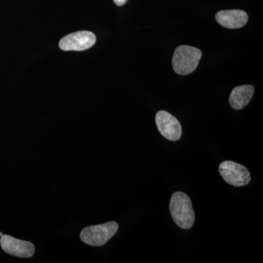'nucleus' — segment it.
<instances>
[{
  "mask_svg": "<svg viewBox=\"0 0 263 263\" xmlns=\"http://www.w3.org/2000/svg\"><path fill=\"white\" fill-rule=\"evenodd\" d=\"M170 212L176 224L182 229L193 228L195 212L190 197L182 192L173 194L170 201Z\"/></svg>",
  "mask_w": 263,
  "mask_h": 263,
  "instance_id": "obj_1",
  "label": "nucleus"
},
{
  "mask_svg": "<svg viewBox=\"0 0 263 263\" xmlns=\"http://www.w3.org/2000/svg\"><path fill=\"white\" fill-rule=\"evenodd\" d=\"M202 57V52L193 46H181L176 48L172 63L175 72L179 75H188L194 72Z\"/></svg>",
  "mask_w": 263,
  "mask_h": 263,
  "instance_id": "obj_2",
  "label": "nucleus"
},
{
  "mask_svg": "<svg viewBox=\"0 0 263 263\" xmlns=\"http://www.w3.org/2000/svg\"><path fill=\"white\" fill-rule=\"evenodd\" d=\"M119 229L116 221H109L103 224L86 227L81 231V239L86 245L101 247L108 241Z\"/></svg>",
  "mask_w": 263,
  "mask_h": 263,
  "instance_id": "obj_3",
  "label": "nucleus"
},
{
  "mask_svg": "<svg viewBox=\"0 0 263 263\" xmlns=\"http://www.w3.org/2000/svg\"><path fill=\"white\" fill-rule=\"evenodd\" d=\"M219 171L226 182L233 186H246L250 182V173L247 167L233 161L221 162L219 166Z\"/></svg>",
  "mask_w": 263,
  "mask_h": 263,
  "instance_id": "obj_4",
  "label": "nucleus"
},
{
  "mask_svg": "<svg viewBox=\"0 0 263 263\" xmlns=\"http://www.w3.org/2000/svg\"><path fill=\"white\" fill-rule=\"evenodd\" d=\"M156 124L160 134L171 141H177L182 135V128L177 119L168 112L160 110L156 114Z\"/></svg>",
  "mask_w": 263,
  "mask_h": 263,
  "instance_id": "obj_5",
  "label": "nucleus"
},
{
  "mask_svg": "<svg viewBox=\"0 0 263 263\" xmlns=\"http://www.w3.org/2000/svg\"><path fill=\"white\" fill-rule=\"evenodd\" d=\"M96 36L89 31L72 33L62 38L60 47L63 51H85L92 47L96 43Z\"/></svg>",
  "mask_w": 263,
  "mask_h": 263,
  "instance_id": "obj_6",
  "label": "nucleus"
},
{
  "mask_svg": "<svg viewBox=\"0 0 263 263\" xmlns=\"http://www.w3.org/2000/svg\"><path fill=\"white\" fill-rule=\"evenodd\" d=\"M0 245L6 253L22 258L32 257L35 252L34 246L31 242L17 239L8 235L1 236Z\"/></svg>",
  "mask_w": 263,
  "mask_h": 263,
  "instance_id": "obj_7",
  "label": "nucleus"
},
{
  "mask_svg": "<svg viewBox=\"0 0 263 263\" xmlns=\"http://www.w3.org/2000/svg\"><path fill=\"white\" fill-rule=\"evenodd\" d=\"M248 15L241 10H221L216 15V20L221 26L228 29H239L248 22Z\"/></svg>",
  "mask_w": 263,
  "mask_h": 263,
  "instance_id": "obj_8",
  "label": "nucleus"
},
{
  "mask_svg": "<svg viewBox=\"0 0 263 263\" xmlns=\"http://www.w3.org/2000/svg\"><path fill=\"white\" fill-rule=\"evenodd\" d=\"M254 93V89L252 85L237 86L230 95V106L235 110L245 108L252 100Z\"/></svg>",
  "mask_w": 263,
  "mask_h": 263,
  "instance_id": "obj_9",
  "label": "nucleus"
},
{
  "mask_svg": "<svg viewBox=\"0 0 263 263\" xmlns=\"http://www.w3.org/2000/svg\"><path fill=\"white\" fill-rule=\"evenodd\" d=\"M127 1L128 0H114L115 4L118 6H122V5H125Z\"/></svg>",
  "mask_w": 263,
  "mask_h": 263,
  "instance_id": "obj_10",
  "label": "nucleus"
},
{
  "mask_svg": "<svg viewBox=\"0 0 263 263\" xmlns=\"http://www.w3.org/2000/svg\"><path fill=\"white\" fill-rule=\"evenodd\" d=\"M3 234L2 233H0V236H3Z\"/></svg>",
  "mask_w": 263,
  "mask_h": 263,
  "instance_id": "obj_11",
  "label": "nucleus"
}]
</instances>
